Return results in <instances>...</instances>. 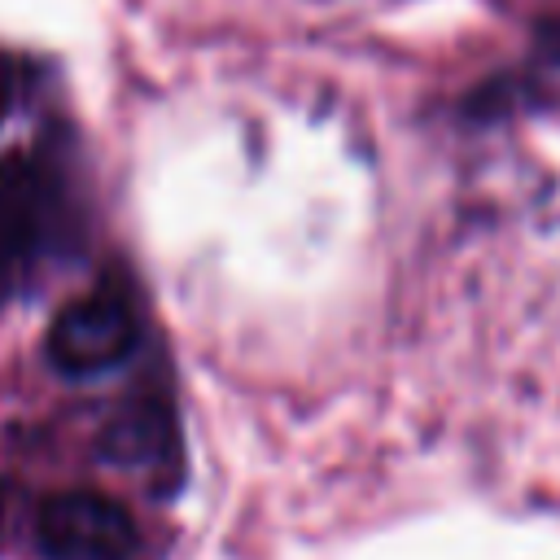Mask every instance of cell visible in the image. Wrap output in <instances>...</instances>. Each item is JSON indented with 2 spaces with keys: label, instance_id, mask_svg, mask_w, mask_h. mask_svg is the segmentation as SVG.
I'll use <instances>...</instances> for the list:
<instances>
[{
  "label": "cell",
  "instance_id": "obj_1",
  "mask_svg": "<svg viewBox=\"0 0 560 560\" xmlns=\"http://www.w3.org/2000/svg\"><path fill=\"white\" fill-rule=\"evenodd\" d=\"M136 311L122 293L114 289H96L88 298H74L61 306V315L48 328V363L70 376H101L109 368H118L131 350H136Z\"/></svg>",
  "mask_w": 560,
  "mask_h": 560
},
{
  "label": "cell",
  "instance_id": "obj_2",
  "mask_svg": "<svg viewBox=\"0 0 560 560\" xmlns=\"http://www.w3.org/2000/svg\"><path fill=\"white\" fill-rule=\"evenodd\" d=\"M35 547L44 560H131L140 534L131 512L109 494L66 490L35 512Z\"/></svg>",
  "mask_w": 560,
  "mask_h": 560
},
{
  "label": "cell",
  "instance_id": "obj_3",
  "mask_svg": "<svg viewBox=\"0 0 560 560\" xmlns=\"http://www.w3.org/2000/svg\"><path fill=\"white\" fill-rule=\"evenodd\" d=\"M52 223V179L48 171L26 158H0V284L44 245Z\"/></svg>",
  "mask_w": 560,
  "mask_h": 560
},
{
  "label": "cell",
  "instance_id": "obj_4",
  "mask_svg": "<svg viewBox=\"0 0 560 560\" xmlns=\"http://www.w3.org/2000/svg\"><path fill=\"white\" fill-rule=\"evenodd\" d=\"M101 455L122 468H144L153 477L175 472L179 468V429H175L171 407L158 398H140V402L122 407L101 433Z\"/></svg>",
  "mask_w": 560,
  "mask_h": 560
},
{
  "label": "cell",
  "instance_id": "obj_5",
  "mask_svg": "<svg viewBox=\"0 0 560 560\" xmlns=\"http://www.w3.org/2000/svg\"><path fill=\"white\" fill-rule=\"evenodd\" d=\"M13 503H18V494H13V486L0 477V551H4V534H9V521H13Z\"/></svg>",
  "mask_w": 560,
  "mask_h": 560
},
{
  "label": "cell",
  "instance_id": "obj_6",
  "mask_svg": "<svg viewBox=\"0 0 560 560\" xmlns=\"http://www.w3.org/2000/svg\"><path fill=\"white\" fill-rule=\"evenodd\" d=\"M9 105H13V74H9V66L0 61V122H4Z\"/></svg>",
  "mask_w": 560,
  "mask_h": 560
}]
</instances>
